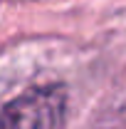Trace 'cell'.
<instances>
[{
  "mask_svg": "<svg viewBox=\"0 0 126 129\" xmlns=\"http://www.w3.org/2000/svg\"><path fill=\"white\" fill-rule=\"evenodd\" d=\"M67 89L45 84L27 89L0 109V129H64Z\"/></svg>",
  "mask_w": 126,
  "mask_h": 129,
  "instance_id": "6da1fadb",
  "label": "cell"
}]
</instances>
